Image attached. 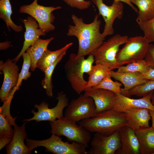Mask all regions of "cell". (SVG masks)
Listing matches in <instances>:
<instances>
[{
    "label": "cell",
    "instance_id": "1",
    "mask_svg": "<svg viewBox=\"0 0 154 154\" xmlns=\"http://www.w3.org/2000/svg\"><path fill=\"white\" fill-rule=\"evenodd\" d=\"M99 15H96L93 21L86 24L82 17L72 14L71 18L74 25H69L67 35L74 36L78 39V46L77 55L84 56L93 54L104 42L100 29L101 21Z\"/></svg>",
    "mask_w": 154,
    "mask_h": 154
},
{
    "label": "cell",
    "instance_id": "2",
    "mask_svg": "<svg viewBox=\"0 0 154 154\" xmlns=\"http://www.w3.org/2000/svg\"><path fill=\"white\" fill-rule=\"evenodd\" d=\"M126 123L124 113L112 109L82 120L79 124L90 132L108 136L119 131L126 126Z\"/></svg>",
    "mask_w": 154,
    "mask_h": 154
},
{
    "label": "cell",
    "instance_id": "3",
    "mask_svg": "<svg viewBox=\"0 0 154 154\" xmlns=\"http://www.w3.org/2000/svg\"><path fill=\"white\" fill-rule=\"evenodd\" d=\"M88 56L86 59L84 56L71 53L64 66L66 78L72 89L78 94L86 89L88 81L84 79V74L90 71L95 62L93 54Z\"/></svg>",
    "mask_w": 154,
    "mask_h": 154
},
{
    "label": "cell",
    "instance_id": "4",
    "mask_svg": "<svg viewBox=\"0 0 154 154\" xmlns=\"http://www.w3.org/2000/svg\"><path fill=\"white\" fill-rule=\"evenodd\" d=\"M26 145L32 151L38 147L46 148L45 151L54 154H87V146L83 144L72 142H64L59 136L52 134L48 139L42 140L30 139L27 138Z\"/></svg>",
    "mask_w": 154,
    "mask_h": 154
},
{
    "label": "cell",
    "instance_id": "5",
    "mask_svg": "<svg viewBox=\"0 0 154 154\" xmlns=\"http://www.w3.org/2000/svg\"><path fill=\"white\" fill-rule=\"evenodd\" d=\"M76 122L64 117L49 121L51 127L50 133L65 136L68 141L84 144L88 147L91 139L90 132Z\"/></svg>",
    "mask_w": 154,
    "mask_h": 154
},
{
    "label": "cell",
    "instance_id": "6",
    "mask_svg": "<svg viewBox=\"0 0 154 154\" xmlns=\"http://www.w3.org/2000/svg\"><path fill=\"white\" fill-rule=\"evenodd\" d=\"M128 38L127 36L117 34L104 41L93 54L96 64L105 65L111 70L118 68L116 56L120 46L126 43Z\"/></svg>",
    "mask_w": 154,
    "mask_h": 154
},
{
    "label": "cell",
    "instance_id": "7",
    "mask_svg": "<svg viewBox=\"0 0 154 154\" xmlns=\"http://www.w3.org/2000/svg\"><path fill=\"white\" fill-rule=\"evenodd\" d=\"M149 43L144 36L128 38L127 41L119 50L116 60L119 67L131 62L144 59Z\"/></svg>",
    "mask_w": 154,
    "mask_h": 154
},
{
    "label": "cell",
    "instance_id": "8",
    "mask_svg": "<svg viewBox=\"0 0 154 154\" xmlns=\"http://www.w3.org/2000/svg\"><path fill=\"white\" fill-rule=\"evenodd\" d=\"M38 0H34L31 4L21 6L19 9L20 13H25L30 15L37 21L39 28L46 33L54 30L55 26L53 24L55 17L52 12L60 9L62 7H46L38 4Z\"/></svg>",
    "mask_w": 154,
    "mask_h": 154
},
{
    "label": "cell",
    "instance_id": "9",
    "mask_svg": "<svg viewBox=\"0 0 154 154\" xmlns=\"http://www.w3.org/2000/svg\"><path fill=\"white\" fill-rule=\"evenodd\" d=\"M96 107L91 97L81 95L71 100L67 106L64 117L76 122L95 116Z\"/></svg>",
    "mask_w": 154,
    "mask_h": 154
},
{
    "label": "cell",
    "instance_id": "10",
    "mask_svg": "<svg viewBox=\"0 0 154 154\" xmlns=\"http://www.w3.org/2000/svg\"><path fill=\"white\" fill-rule=\"evenodd\" d=\"M56 99L58 102L56 106L52 108H48V104L45 102H42L40 104H35L34 107L37 109L38 111L35 112L34 110L31 111L34 115L31 118L24 119L23 121L27 122L33 120L37 122L41 121H53L56 119H59L63 117V110L68 104V100L66 94L61 92L57 94Z\"/></svg>",
    "mask_w": 154,
    "mask_h": 154
},
{
    "label": "cell",
    "instance_id": "11",
    "mask_svg": "<svg viewBox=\"0 0 154 154\" xmlns=\"http://www.w3.org/2000/svg\"><path fill=\"white\" fill-rule=\"evenodd\" d=\"M97 8L99 15H101L105 22L104 29L102 33L104 37L112 35L114 33L113 25L116 18L121 19L123 17L124 7L122 2L113 1L110 6L106 5L103 0H92Z\"/></svg>",
    "mask_w": 154,
    "mask_h": 154
},
{
    "label": "cell",
    "instance_id": "12",
    "mask_svg": "<svg viewBox=\"0 0 154 154\" xmlns=\"http://www.w3.org/2000/svg\"><path fill=\"white\" fill-rule=\"evenodd\" d=\"M89 154H114L120 146L119 131L109 135L96 133L90 143Z\"/></svg>",
    "mask_w": 154,
    "mask_h": 154
},
{
    "label": "cell",
    "instance_id": "13",
    "mask_svg": "<svg viewBox=\"0 0 154 154\" xmlns=\"http://www.w3.org/2000/svg\"><path fill=\"white\" fill-rule=\"evenodd\" d=\"M16 62L8 59L5 62H0V70L3 74L4 80L0 90L1 102H3L8 97L11 90L17 83L19 68Z\"/></svg>",
    "mask_w": 154,
    "mask_h": 154
},
{
    "label": "cell",
    "instance_id": "14",
    "mask_svg": "<svg viewBox=\"0 0 154 154\" xmlns=\"http://www.w3.org/2000/svg\"><path fill=\"white\" fill-rule=\"evenodd\" d=\"M84 94L92 97L96 107V113L98 114L112 109L116 98V93L103 89L92 88L86 89Z\"/></svg>",
    "mask_w": 154,
    "mask_h": 154
},
{
    "label": "cell",
    "instance_id": "15",
    "mask_svg": "<svg viewBox=\"0 0 154 154\" xmlns=\"http://www.w3.org/2000/svg\"><path fill=\"white\" fill-rule=\"evenodd\" d=\"M154 91L138 99L131 98L120 94H116V97L112 109L123 112L129 108H146L154 112V106L151 102V97Z\"/></svg>",
    "mask_w": 154,
    "mask_h": 154
},
{
    "label": "cell",
    "instance_id": "16",
    "mask_svg": "<svg viewBox=\"0 0 154 154\" xmlns=\"http://www.w3.org/2000/svg\"><path fill=\"white\" fill-rule=\"evenodd\" d=\"M24 25L25 32L24 34V41L23 48L18 55L13 60L16 62L26 50L31 46L39 38L40 36H45L46 32L43 30L38 28L37 21L31 16L28 17L26 19H21Z\"/></svg>",
    "mask_w": 154,
    "mask_h": 154
},
{
    "label": "cell",
    "instance_id": "17",
    "mask_svg": "<svg viewBox=\"0 0 154 154\" xmlns=\"http://www.w3.org/2000/svg\"><path fill=\"white\" fill-rule=\"evenodd\" d=\"M120 146L116 153L122 154L140 153V145L135 131L127 126L119 130Z\"/></svg>",
    "mask_w": 154,
    "mask_h": 154
},
{
    "label": "cell",
    "instance_id": "18",
    "mask_svg": "<svg viewBox=\"0 0 154 154\" xmlns=\"http://www.w3.org/2000/svg\"><path fill=\"white\" fill-rule=\"evenodd\" d=\"M110 74L111 77L123 85L124 88L121 89V94L129 98L131 96L129 94L130 90L149 80L144 78L141 74L138 72H118L112 70Z\"/></svg>",
    "mask_w": 154,
    "mask_h": 154
},
{
    "label": "cell",
    "instance_id": "19",
    "mask_svg": "<svg viewBox=\"0 0 154 154\" xmlns=\"http://www.w3.org/2000/svg\"><path fill=\"white\" fill-rule=\"evenodd\" d=\"M19 127L15 123L14 126V133L11 142L7 145L6 148L7 154H29L32 151L25 145L24 140L27 138L25 124Z\"/></svg>",
    "mask_w": 154,
    "mask_h": 154
},
{
    "label": "cell",
    "instance_id": "20",
    "mask_svg": "<svg viewBox=\"0 0 154 154\" xmlns=\"http://www.w3.org/2000/svg\"><path fill=\"white\" fill-rule=\"evenodd\" d=\"M126 126L135 131L141 128L150 127L149 121L151 119L149 109L146 108H129L124 110Z\"/></svg>",
    "mask_w": 154,
    "mask_h": 154
},
{
    "label": "cell",
    "instance_id": "21",
    "mask_svg": "<svg viewBox=\"0 0 154 154\" xmlns=\"http://www.w3.org/2000/svg\"><path fill=\"white\" fill-rule=\"evenodd\" d=\"M135 131L139 143L140 153L153 154L154 129L151 126L143 127Z\"/></svg>",
    "mask_w": 154,
    "mask_h": 154
},
{
    "label": "cell",
    "instance_id": "22",
    "mask_svg": "<svg viewBox=\"0 0 154 154\" xmlns=\"http://www.w3.org/2000/svg\"><path fill=\"white\" fill-rule=\"evenodd\" d=\"M54 39L52 37L46 39H38L26 50L31 58V65L30 68L32 71L37 68V63L44 52L47 49L50 42Z\"/></svg>",
    "mask_w": 154,
    "mask_h": 154
},
{
    "label": "cell",
    "instance_id": "23",
    "mask_svg": "<svg viewBox=\"0 0 154 154\" xmlns=\"http://www.w3.org/2000/svg\"><path fill=\"white\" fill-rule=\"evenodd\" d=\"M138 9L136 21L138 25L154 17V0H131Z\"/></svg>",
    "mask_w": 154,
    "mask_h": 154
},
{
    "label": "cell",
    "instance_id": "24",
    "mask_svg": "<svg viewBox=\"0 0 154 154\" xmlns=\"http://www.w3.org/2000/svg\"><path fill=\"white\" fill-rule=\"evenodd\" d=\"M70 42L61 48L54 51L48 49L43 54L37 63V67L44 72L47 68L54 62L58 57L65 52L73 45Z\"/></svg>",
    "mask_w": 154,
    "mask_h": 154
},
{
    "label": "cell",
    "instance_id": "25",
    "mask_svg": "<svg viewBox=\"0 0 154 154\" xmlns=\"http://www.w3.org/2000/svg\"><path fill=\"white\" fill-rule=\"evenodd\" d=\"M111 70L107 66L100 64L93 65L89 75L86 89L92 88L100 82L107 76L110 74Z\"/></svg>",
    "mask_w": 154,
    "mask_h": 154
},
{
    "label": "cell",
    "instance_id": "26",
    "mask_svg": "<svg viewBox=\"0 0 154 154\" xmlns=\"http://www.w3.org/2000/svg\"><path fill=\"white\" fill-rule=\"evenodd\" d=\"M13 13L11 5L10 0H0V18L5 22L7 27L10 31L9 27L14 31L19 32L22 31L23 27L18 26L12 20L11 16Z\"/></svg>",
    "mask_w": 154,
    "mask_h": 154
},
{
    "label": "cell",
    "instance_id": "27",
    "mask_svg": "<svg viewBox=\"0 0 154 154\" xmlns=\"http://www.w3.org/2000/svg\"><path fill=\"white\" fill-rule=\"evenodd\" d=\"M66 52L63 53L54 62L47 68L44 72V77L42 81V84L43 87L46 90V94L48 96H53L52 76L54 69L57 64L66 54Z\"/></svg>",
    "mask_w": 154,
    "mask_h": 154
},
{
    "label": "cell",
    "instance_id": "28",
    "mask_svg": "<svg viewBox=\"0 0 154 154\" xmlns=\"http://www.w3.org/2000/svg\"><path fill=\"white\" fill-rule=\"evenodd\" d=\"M149 67L144 59L127 64L120 66L116 72H138L141 74L146 72Z\"/></svg>",
    "mask_w": 154,
    "mask_h": 154
},
{
    "label": "cell",
    "instance_id": "29",
    "mask_svg": "<svg viewBox=\"0 0 154 154\" xmlns=\"http://www.w3.org/2000/svg\"><path fill=\"white\" fill-rule=\"evenodd\" d=\"M23 58V63L20 72L19 74L18 81L16 86L14 87L17 90H18L23 80H26L31 75L29 70L31 67V62L29 54L25 52L22 55Z\"/></svg>",
    "mask_w": 154,
    "mask_h": 154
},
{
    "label": "cell",
    "instance_id": "30",
    "mask_svg": "<svg viewBox=\"0 0 154 154\" xmlns=\"http://www.w3.org/2000/svg\"><path fill=\"white\" fill-rule=\"evenodd\" d=\"M111 77L110 74L107 76L100 82L92 88L103 89L112 91L116 94H121V87L122 84L117 81H114Z\"/></svg>",
    "mask_w": 154,
    "mask_h": 154
},
{
    "label": "cell",
    "instance_id": "31",
    "mask_svg": "<svg viewBox=\"0 0 154 154\" xmlns=\"http://www.w3.org/2000/svg\"><path fill=\"white\" fill-rule=\"evenodd\" d=\"M16 90L14 87L11 91L6 99L3 102V105L0 107V114L2 115L8 121L11 125L14 126L15 121L17 117L13 118L10 114V105Z\"/></svg>",
    "mask_w": 154,
    "mask_h": 154
},
{
    "label": "cell",
    "instance_id": "32",
    "mask_svg": "<svg viewBox=\"0 0 154 154\" xmlns=\"http://www.w3.org/2000/svg\"><path fill=\"white\" fill-rule=\"evenodd\" d=\"M154 90V80H149L144 84L131 89L129 91V94L131 96H143Z\"/></svg>",
    "mask_w": 154,
    "mask_h": 154
},
{
    "label": "cell",
    "instance_id": "33",
    "mask_svg": "<svg viewBox=\"0 0 154 154\" xmlns=\"http://www.w3.org/2000/svg\"><path fill=\"white\" fill-rule=\"evenodd\" d=\"M138 25L144 33V37L149 42H154V17L148 21Z\"/></svg>",
    "mask_w": 154,
    "mask_h": 154
},
{
    "label": "cell",
    "instance_id": "34",
    "mask_svg": "<svg viewBox=\"0 0 154 154\" xmlns=\"http://www.w3.org/2000/svg\"><path fill=\"white\" fill-rule=\"evenodd\" d=\"M8 120L0 114V138L7 135H13L14 129Z\"/></svg>",
    "mask_w": 154,
    "mask_h": 154
},
{
    "label": "cell",
    "instance_id": "35",
    "mask_svg": "<svg viewBox=\"0 0 154 154\" xmlns=\"http://www.w3.org/2000/svg\"><path fill=\"white\" fill-rule=\"evenodd\" d=\"M67 5L72 8L80 10L88 8L91 3L90 1L85 0H62Z\"/></svg>",
    "mask_w": 154,
    "mask_h": 154
},
{
    "label": "cell",
    "instance_id": "36",
    "mask_svg": "<svg viewBox=\"0 0 154 154\" xmlns=\"http://www.w3.org/2000/svg\"><path fill=\"white\" fill-rule=\"evenodd\" d=\"M144 59L149 68L154 69V45L149 44Z\"/></svg>",
    "mask_w": 154,
    "mask_h": 154
},
{
    "label": "cell",
    "instance_id": "37",
    "mask_svg": "<svg viewBox=\"0 0 154 154\" xmlns=\"http://www.w3.org/2000/svg\"><path fill=\"white\" fill-rule=\"evenodd\" d=\"M13 135H7L0 138V150L11 142L12 139Z\"/></svg>",
    "mask_w": 154,
    "mask_h": 154
},
{
    "label": "cell",
    "instance_id": "38",
    "mask_svg": "<svg viewBox=\"0 0 154 154\" xmlns=\"http://www.w3.org/2000/svg\"><path fill=\"white\" fill-rule=\"evenodd\" d=\"M143 78L146 80H154V69L149 68L146 72L141 74Z\"/></svg>",
    "mask_w": 154,
    "mask_h": 154
},
{
    "label": "cell",
    "instance_id": "39",
    "mask_svg": "<svg viewBox=\"0 0 154 154\" xmlns=\"http://www.w3.org/2000/svg\"><path fill=\"white\" fill-rule=\"evenodd\" d=\"M113 1H117L123 2L126 3L136 13H138V10L131 3V0H113Z\"/></svg>",
    "mask_w": 154,
    "mask_h": 154
},
{
    "label": "cell",
    "instance_id": "40",
    "mask_svg": "<svg viewBox=\"0 0 154 154\" xmlns=\"http://www.w3.org/2000/svg\"><path fill=\"white\" fill-rule=\"evenodd\" d=\"M149 112L150 114L151 119L152 121V125L151 127L154 129V112L149 110Z\"/></svg>",
    "mask_w": 154,
    "mask_h": 154
},
{
    "label": "cell",
    "instance_id": "41",
    "mask_svg": "<svg viewBox=\"0 0 154 154\" xmlns=\"http://www.w3.org/2000/svg\"><path fill=\"white\" fill-rule=\"evenodd\" d=\"M151 102L152 104L154 106V91L151 97Z\"/></svg>",
    "mask_w": 154,
    "mask_h": 154
},
{
    "label": "cell",
    "instance_id": "42",
    "mask_svg": "<svg viewBox=\"0 0 154 154\" xmlns=\"http://www.w3.org/2000/svg\"><path fill=\"white\" fill-rule=\"evenodd\" d=\"M153 154H154V153Z\"/></svg>",
    "mask_w": 154,
    "mask_h": 154
}]
</instances>
